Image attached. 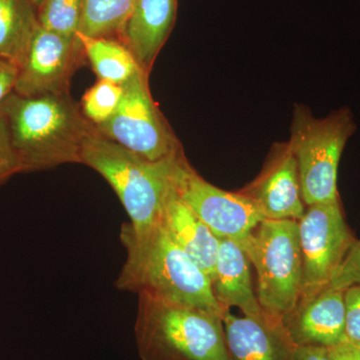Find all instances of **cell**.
<instances>
[{"mask_svg": "<svg viewBox=\"0 0 360 360\" xmlns=\"http://www.w3.org/2000/svg\"><path fill=\"white\" fill-rule=\"evenodd\" d=\"M292 345L331 347L345 338V290L328 285L302 298L283 322Z\"/></svg>", "mask_w": 360, "mask_h": 360, "instance_id": "obj_12", "label": "cell"}, {"mask_svg": "<svg viewBox=\"0 0 360 360\" xmlns=\"http://www.w3.org/2000/svg\"><path fill=\"white\" fill-rule=\"evenodd\" d=\"M84 0H44L39 8V25L45 30L75 39L79 30Z\"/></svg>", "mask_w": 360, "mask_h": 360, "instance_id": "obj_20", "label": "cell"}, {"mask_svg": "<svg viewBox=\"0 0 360 360\" xmlns=\"http://www.w3.org/2000/svg\"><path fill=\"white\" fill-rule=\"evenodd\" d=\"M148 77L139 70L122 84V98L115 115L94 127L144 160H165L184 153V148L153 101Z\"/></svg>", "mask_w": 360, "mask_h": 360, "instance_id": "obj_7", "label": "cell"}, {"mask_svg": "<svg viewBox=\"0 0 360 360\" xmlns=\"http://www.w3.org/2000/svg\"><path fill=\"white\" fill-rule=\"evenodd\" d=\"M21 172L22 165L14 150L6 118L0 108V186Z\"/></svg>", "mask_w": 360, "mask_h": 360, "instance_id": "obj_22", "label": "cell"}, {"mask_svg": "<svg viewBox=\"0 0 360 360\" xmlns=\"http://www.w3.org/2000/svg\"><path fill=\"white\" fill-rule=\"evenodd\" d=\"M175 193L219 238L238 240L265 219L257 205L243 193H229L203 179L186 155L176 163Z\"/></svg>", "mask_w": 360, "mask_h": 360, "instance_id": "obj_9", "label": "cell"}, {"mask_svg": "<svg viewBox=\"0 0 360 360\" xmlns=\"http://www.w3.org/2000/svg\"><path fill=\"white\" fill-rule=\"evenodd\" d=\"M135 0H84L78 33L120 39Z\"/></svg>", "mask_w": 360, "mask_h": 360, "instance_id": "obj_19", "label": "cell"}, {"mask_svg": "<svg viewBox=\"0 0 360 360\" xmlns=\"http://www.w3.org/2000/svg\"><path fill=\"white\" fill-rule=\"evenodd\" d=\"M0 108L23 172L80 163L85 139L96 129L70 92L41 96L11 92Z\"/></svg>", "mask_w": 360, "mask_h": 360, "instance_id": "obj_2", "label": "cell"}, {"mask_svg": "<svg viewBox=\"0 0 360 360\" xmlns=\"http://www.w3.org/2000/svg\"><path fill=\"white\" fill-rule=\"evenodd\" d=\"M139 296L134 335L142 360H231L219 315Z\"/></svg>", "mask_w": 360, "mask_h": 360, "instance_id": "obj_4", "label": "cell"}, {"mask_svg": "<svg viewBox=\"0 0 360 360\" xmlns=\"http://www.w3.org/2000/svg\"><path fill=\"white\" fill-rule=\"evenodd\" d=\"M250 264L245 251L234 239L219 238V255L212 279L214 297L224 309L236 307L246 316L281 326L272 321L260 307L253 290Z\"/></svg>", "mask_w": 360, "mask_h": 360, "instance_id": "obj_14", "label": "cell"}, {"mask_svg": "<svg viewBox=\"0 0 360 360\" xmlns=\"http://www.w3.org/2000/svg\"><path fill=\"white\" fill-rule=\"evenodd\" d=\"M39 25L32 0H0V60L20 68Z\"/></svg>", "mask_w": 360, "mask_h": 360, "instance_id": "obj_17", "label": "cell"}, {"mask_svg": "<svg viewBox=\"0 0 360 360\" xmlns=\"http://www.w3.org/2000/svg\"><path fill=\"white\" fill-rule=\"evenodd\" d=\"M84 59L78 37L70 39L39 25L18 68L13 92L22 96L70 92L71 77Z\"/></svg>", "mask_w": 360, "mask_h": 360, "instance_id": "obj_10", "label": "cell"}, {"mask_svg": "<svg viewBox=\"0 0 360 360\" xmlns=\"http://www.w3.org/2000/svg\"><path fill=\"white\" fill-rule=\"evenodd\" d=\"M290 360H330L328 348L321 345H296L291 350Z\"/></svg>", "mask_w": 360, "mask_h": 360, "instance_id": "obj_26", "label": "cell"}, {"mask_svg": "<svg viewBox=\"0 0 360 360\" xmlns=\"http://www.w3.org/2000/svg\"><path fill=\"white\" fill-rule=\"evenodd\" d=\"M328 348L330 360H360V345L347 340Z\"/></svg>", "mask_w": 360, "mask_h": 360, "instance_id": "obj_27", "label": "cell"}, {"mask_svg": "<svg viewBox=\"0 0 360 360\" xmlns=\"http://www.w3.org/2000/svg\"><path fill=\"white\" fill-rule=\"evenodd\" d=\"M240 193L257 205L265 219H302L305 203L297 163L288 143L274 144L262 174Z\"/></svg>", "mask_w": 360, "mask_h": 360, "instance_id": "obj_11", "label": "cell"}, {"mask_svg": "<svg viewBox=\"0 0 360 360\" xmlns=\"http://www.w3.org/2000/svg\"><path fill=\"white\" fill-rule=\"evenodd\" d=\"M329 285L345 290L349 286L360 285V240L356 239L342 260Z\"/></svg>", "mask_w": 360, "mask_h": 360, "instance_id": "obj_23", "label": "cell"}, {"mask_svg": "<svg viewBox=\"0 0 360 360\" xmlns=\"http://www.w3.org/2000/svg\"><path fill=\"white\" fill-rule=\"evenodd\" d=\"M160 225L169 238L207 274L212 283L219 238L182 202L175 193L174 186L165 203Z\"/></svg>", "mask_w": 360, "mask_h": 360, "instance_id": "obj_15", "label": "cell"}, {"mask_svg": "<svg viewBox=\"0 0 360 360\" xmlns=\"http://www.w3.org/2000/svg\"><path fill=\"white\" fill-rule=\"evenodd\" d=\"M18 68L6 61L0 60V105L13 92Z\"/></svg>", "mask_w": 360, "mask_h": 360, "instance_id": "obj_25", "label": "cell"}, {"mask_svg": "<svg viewBox=\"0 0 360 360\" xmlns=\"http://www.w3.org/2000/svg\"><path fill=\"white\" fill-rule=\"evenodd\" d=\"M85 58L98 79L122 85L141 68L131 51L122 40L112 37H90L77 33Z\"/></svg>", "mask_w": 360, "mask_h": 360, "instance_id": "obj_18", "label": "cell"}, {"mask_svg": "<svg viewBox=\"0 0 360 360\" xmlns=\"http://www.w3.org/2000/svg\"><path fill=\"white\" fill-rule=\"evenodd\" d=\"M177 0H135L120 40L129 47L139 68L150 75L156 58L176 20Z\"/></svg>", "mask_w": 360, "mask_h": 360, "instance_id": "obj_13", "label": "cell"}, {"mask_svg": "<svg viewBox=\"0 0 360 360\" xmlns=\"http://www.w3.org/2000/svg\"><path fill=\"white\" fill-rule=\"evenodd\" d=\"M122 94V85L108 80H97L82 97L80 103L82 115L94 127L101 124L115 115Z\"/></svg>", "mask_w": 360, "mask_h": 360, "instance_id": "obj_21", "label": "cell"}, {"mask_svg": "<svg viewBox=\"0 0 360 360\" xmlns=\"http://www.w3.org/2000/svg\"><path fill=\"white\" fill-rule=\"evenodd\" d=\"M127 260L115 281L120 290L219 315L225 310L214 297L207 274L160 226L137 236L127 224L120 233Z\"/></svg>", "mask_w": 360, "mask_h": 360, "instance_id": "obj_1", "label": "cell"}, {"mask_svg": "<svg viewBox=\"0 0 360 360\" xmlns=\"http://www.w3.org/2000/svg\"><path fill=\"white\" fill-rule=\"evenodd\" d=\"M32 1L33 4H34L35 6H37V9H39V7L41 6V4H44V0H32Z\"/></svg>", "mask_w": 360, "mask_h": 360, "instance_id": "obj_28", "label": "cell"}, {"mask_svg": "<svg viewBox=\"0 0 360 360\" xmlns=\"http://www.w3.org/2000/svg\"><path fill=\"white\" fill-rule=\"evenodd\" d=\"M236 241L257 270L260 307L272 321L283 326L302 292L297 220L264 219L250 233Z\"/></svg>", "mask_w": 360, "mask_h": 360, "instance_id": "obj_6", "label": "cell"}, {"mask_svg": "<svg viewBox=\"0 0 360 360\" xmlns=\"http://www.w3.org/2000/svg\"><path fill=\"white\" fill-rule=\"evenodd\" d=\"M298 236L303 265L302 300L329 285L356 238L345 221L340 200L307 206L298 220Z\"/></svg>", "mask_w": 360, "mask_h": 360, "instance_id": "obj_8", "label": "cell"}, {"mask_svg": "<svg viewBox=\"0 0 360 360\" xmlns=\"http://www.w3.org/2000/svg\"><path fill=\"white\" fill-rule=\"evenodd\" d=\"M225 340L231 360H285L295 348L285 329L250 316L238 317L225 310Z\"/></svg>", "mask_w": 360, "mask_h": 360, "instance_id": "obj_16", "label": "cell"}, {"mask_svg": "<svg viewBox=\"0 0 360 360\" xmlns=\"http://www.w3.org/2000/svg\"><path fill=\"white\" fill-rule=\"evenodd\" d=\"M356 127L354 112L347 106L317 118L307 106L295 105L288 143L297 163L305 205L340 200L338 167Z\"/></svg>", "mask_w": 360, "mask_h": 360, "instance_id": "obj_5", "label": "cell"}, {"mask_svg": "<svg viewBox=\"0 0 360 360\" xmlns=\"http://www.w3.org/2000/svg\"><path fill=\"white\" fill-rule=\"evenodd\" d=\"M184 155L146 160L94 129L85 139L80 163L108 180L129 214L127 226L141 236L160 226L165 203L174 191L175 167Z\"/></svg>", "mask_w": 360, "mask_h": 360, "instance_id": "obj_3", "label": "cell"}, {"mask_svg": "<svg viewBox=\"0 0 360 360\" xmlns=\"http://www.w3.org/2000/svg\"><path fill=\"white\" fill-rule=\"evenodd\" d=\"M345 338L360 345V285H352L345 290Z\"/></svg>", "mask_w": 360, "mask_h": 360, "instance_id": "obj_24", "label": "cell"}]
</instances>
